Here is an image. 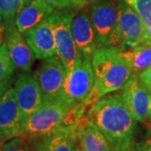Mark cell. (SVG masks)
Segmentation results:
<instances>
[{
	"label": "cell",
	"mask_w": 151,
	"mask_h": 151,
	"mask_svg": "<svg viewBox=\"0 0 151 151\" xmlns=\"http://www.w3.org/2000/svg\"><path fill=\"white\" fill-rule=\"evenodd\" d=\"M146 25L139 14L124 0L120 5L119 39L120 49L125 46L134 48L143 45Z\"/></svg>",
	"instance_id": "obj_10"
},
{
	"label": "cell",
	"mask_w": 151,
	"mask_h": 151,
	"mask_svg": "<svg viewBox=\"0 0 151 151\" xmlns=\"http://www.w3.org/2000/svg\"><path fill=\"white\" fill-rule=\"evenodd\" d=\"M12 61L6 43L0 45V83L9 80L15 69Z\"/></svg>",
	"instance_id": "obj_20"
},
{
	"label": "cell",
	"mask_w": 151,
	"mask_h": 151,
	"mask_svg": "<svg viewBox=\"0 0 151 151\" xmlns=\"http://www.w3.org/2000/svg\"><path fill=\"white\" fill-rule=\"evenodd\" d=\"M3 144V139H0V148H1V145Z\"/></svg>",
	"instance_id": "obj_33"
},
{
	"label": "cell",
	"mask_w": 151,
	"mask_h": 151,
	"mask_svg": "<svg viewBox=\"0 0 151 151\" xmlns=\"http://www.w3.org/2000/svg\"><path fill=\"white\" fill-rule=\"evenodd\" d=\"M150 129H151V125H150Z\"/></svg>",
	"instance_id": "obj_36"
},
{
	"label": "cell",
	"mask_w": 151,
	"mask_h": 151,
	"mask_svg": "<svg viewBox=\"0 0 151 151\" xmlns=\"http://www.w3.org/2000/svg\"><path fill=\"white\" fill-rule=\"evenodd\" d=\"M76 137L84 151H111L107 139L97 126L84 114L76 127Z\"/></svg>",
	"instance_id": "obj_15"
},
{
	"label": "cell",
	"mask_w": 151,
	"mask_h": 151,
	"mask_svg": "<svg viewBox=\"0 0 151 151\" xmlns=\"http://www.w3.org/2000/svg\"><path fill=\"white\" fill-rule=\"evenodd\" d=\"M139 81L151 93V65L138 76Z\"/></svg>",
	"instance_id": "obj_24"
},
{
	"label": "cell",
	"mask_w": 151,
	"mask_h": 151,
	"mask_svg": "<svg viewBox=\"0 0 151 151\" xmlns=\"http://www.w3.org/2000/svg\"><path fill=\"white\" fill-rule=\"evenodd\" d=\"M73 151H84V150H83L81 147H79V146H76L75 149L73 150Z\"/></svg>",
	"instance_id": "obj_30"
},
{
	"label": "cell",
	"mask_w": 151,
	"mask_h": 151,
	"mask_svg": "<svg viewBox=\"0 0 151 151\" xmlns=\"http://www.w3.org/2000/svg\"><path fill=\"white\" fill-rule=\"evenodd\" d=\"M28 151H49L46 143L45 139L43 140H37L32 144L29 145V150Z\"/></svg>",
	"instance_id": "obj_25"
},
{
	"label": "cell",
	"mask_w": 151,
	"mask_h": 151,
	"mask_svg": "<svg viewBox=\"0 0 151 151\" xmlns=\"http://www.w3.org/2000/svg\"><path fill=\"white\" fill-rule=\"evenodd\" d=\"M72 104L64 99L45 101L36 112L22 124L21 136L47 137L61 128L63 120Z\"/></svg>",
	"instance_id": "obj_3"
},
{
	"label": "cell",
	"mask_w": 151,
	"mask_h": 151,
	"mask_svg": "<svg viewBox=\"0 0 151 151\" xmlns=\"http://www.w3.org/2000/svg\"><path fill=\"white\" fill-rule=\"evenodd\" d=\"M143 45H151V26H146L145 35V38H144Z\"/></svg>",
	"instance_id": "obj_28"
},
{
	"label": "cell",
	"mask_w": 151,
	"mask_h": 151,
	"mask_svg": "<svg viewBox=\"0 0 151 151\" xmlns=\"http://www.w3.org/2000/svg\"><path fill=\"white\" fill-rule=\"evenodd\" d=\"M68 74L59 57L52 56L45 60L36 72L40 86L43 94V102L63 98V88Z\"/></svg>",
	"instance_id": "obj_7"
},
{
	"label": "cell",
	"mask_w": 151,
	"mask_h": 151,
	"mask_svg": "<svg viewBox=\"0 0 151 151\" xmlns=\"http://www.w3.org/2000/svg\"><path fill=\"white\" fill-rule=\"evenodd\" d=\"M54 13V7L44 0H31L15 19L18 29L24 35Z\"/></svg>",
	"instance_id": "obj_16"
},
{
	"label": "cell",
	"mask_w": 151,
	"mask_h": 151,
	"mask_svg": "<svg viewBox=\"0 0 151 151\" xmlns=\"http://www.w3.org/2000/svg\"><path fill=\"white\" fill-rule=\"evenodd\" d=\"M74 15V12L70 10L55 11L52 14L56 55L61 60L68 73L74 67L79 55L72 35Z\"/></svg>",
	"instance_id": "obj_6"
},
{
	"label": "cell",
	"mask_w": 151,
	"mask_h": 151,
	"mask_svg": "<svg viewBox=\"0 0 151 151\" xmlns=\"http://www.w3.org/2000/svg\"><path fill=\"white\" fill-rule=\"evenodd\" d=\"M122 49L101 47L92 56L94 86L83 104L89 106L111 92L123 89L134 75L129 65L121 55Z\"/></svg>",
	"instance_id": "obj_2"
},
{
	"label": "cell",
	"mask_w": 151,
	"mask_h": 151,
	"mask_svg": "<svg viewBox=\"0 0 151 151\" xmlns=\"http://www.w3.org/2000/svg\"><path fill=\"white\" fill-rule=\"evenodd\" d=\"M93 1H95V2H97V1H99V0H93Z\"/></svg>",
	"instance_id": "obj_34"
},
{
	"label": "cell",
	"mask_w": 151,
	"mask_h": 151,
	"mask_svg": "<svg viewBox=\"0 0 151 151\" xmlns=\"http://www.w3.org/2000/svg\"><path fill=\"white\" fill-rule=\"evenodd\" d=\"M4 33V24H0V43L3 42Z\"/></svg>",
	"instance_id": "obj_29"
},
{
	"label": "cell",
	"mask_w": 151,
	"mask_h": 151,
	"mask_svg": "<svg viewBox=\"0 0 151 151\" xmlns=\"http://www.w3.org/2000/svg\"><path fill=\"white\" fill-rule=\"evenodd\" d=\"M16 97L23 122L43 104V94L36 76L24 73L15 81Z\"/></svg>",
	"instance_id": "obj_9"
},
{
	"label": "cell",
	"mask_w": 151,
	"mask_h": 151,
	"mask_svg": "<svg viewBox=\"0 0 151 151\" xmlns=\"http://www.w3.org/2000/svg\"><path fill=\"white\" fill-rule=\"evenodd\" d=\"M6 45L10 58L16 67L27 72L31 69L35 54L15 24L4 27Z\"/></svg>",
	"instance_id": "obj_13"
},
{
	"label": "cell",
	"mask_w": 151,
	"mask_h": 151,
	"mask_svg": "<svg viewBox=\"0 0 151 151\" xmlns=\"http://www.w3.org/2000/svg\"><path fill=\"white\" fill-rule=\"evenodd\" d=\"M2 44H3V42H1V43H0V45H2Z\"/></svg>",
	"instance_id": "obj_35"
},
{
	"label": "cell",
	"mask_w": 151,
	"mask_h": 151,
	"mask_svg": "<svg viewBox=\"0 0 151 151\" xmlns=\"http://www.w3.org/2000/svg\"><path fill=\"white\" fill-rule=\"evenodd\" d=\"M12 82H13V80L9 79L8 81H4V82H1L0 83V97H2L10 88Z\"/></svg>",
	"instance_id": "obj_27"
},
{
	"label": "cell",
	"mask_w": 151,
	"mask_h": 151,
	"mask_svg": "<svg viewBox=\"0 0 151 151\" xmlns=\"http://www.w3.org/2000/svg\"><path fill=\"white\" fill-rule=\"evenodd\" d=\"M76 129H60L54 134L45 137L49 151H73Z\"/></svg>",
	"instance_id": "obj_18"
},
{
	"label": "cell",
	"mask_w": 151,
	"mask_h": 151,
	"mask_svg": "<svg viewBox=\"0 0 151 151\" xmlns=\"http://www.w3.org/2000/svg\"><path fill=\"white\" fill-rule=\"evenodd\" d=\"M94 86L92 56L78 55L74 67L66 76L63 98L73 106L82 103Z\"/></svg>",
	"instance_id": "obj_5"
},
{
	"label": "cell",
	"mask_w": 151,
	"mask_h": 151,
	"mask_svg": "<svg viewBox=\"0 0 151 151\" xmlns=\"http://www.w3.org/2000/svg\"><path fill=\"white\" fill-rule=\"evenodd\" d=\"M22 124L16 90L14 87H10L0 97V130L5 137L21 136Z\"/></svg>",
	"instance_id": "obj_12"
},
{
	"label": "cell",
	"mask_w": 151,
	"mask_h": 151,
	"mask_svg": "<svg viewBox=\"0 0 151 151\" xmlns=\"http://www.w3.org/2000/svg\"><path fill=\"white\" fill-rule=\"evenodd\" d=\"M121 97L137 121L151 125V93L141 84L138 76H133L124 86Z\"/></svg>",
	"instance_id": "obj_8"
},
{
	"label": "cell",
	"mask_w": 151,
	"mask_h": 151,
	"mask_svg": "<svg viewBox=\"0 0 151 151\" xmlns=\"http://www.w3.org/2000/svg\"><path fill=\"white\" fill-rule=\"evenodd\" d=\"M137 151H151V139L138 143L136 145Z\"/></svg>",
	"instance_id": "obj_26"
},
{
	"label": "cell",
	"mask_w": 151,
	"mask_h": 151,
	"mask_svg": "<svg viewBox=\"0 0 151 151\" xmlns=\"http://www.w3.org/2000/svg\"><path fill=\"white\" fill-rule=\"evenodd\" d=\"M122 0H99L93 4L89 16L96 30L99 47L120 48L119 22Z\"/></svg>",
	"instance_id": "obj_4"
},
{
	"label": "cell",
	"mask_w": 151,
	"mask_h": 151,
	"mask_svg": "<svg viewBox=\"0 0 151 151\" xmlns=\"http://www.w3.org/2000/svg\"><path fill=\"white\" fill-rule=\"evenodd\" d=\"M121 55L135 76H139L151 65V45H140L129 50H121Z\"/></svg>",
	"instance_id": "obj_17"
},
{
	"label": "cell",
	"mask_w": 151,
	"mask_h": 151,
	"mask_svg": "<svg viewBox=\"0 0 151 151\" xmlns=\"http://www.w3.org/2000/svg\"><path fill=\"white\" fill-rule=\"evenodd\" d=\"M5 136H4V134L1 132V130H0V139H3L4 138Z\"/></svg>",
	"instance_id": "obj_31"
},
{
	"label": "cell",
	"mask_w": 151,
	"mask_h": 151,
	"mask_svg": "<svg viewBox=\"0 0 151 151\" xmlns=\"http://www.w3.org/2000/svg\"><path fill=\"white\" fill-rule=\"evenodd\" d=\"M72 35L80 54L92 56L93 52L100 48L96 30L85 12H80L73 19Z\"/></svg>",
	"instance_id": "obj_14"
},
{
	"label": "cell",
	"mask_w": 151,
	"mask_h": 151,
	"mask_svg": "<svg viewBox=\"0 0 151 151\" xmlns=\"http://www.w3.org/2000/svg\"><path fill=\"white\" fill-rule=\"evenodd\" d=\"M88 118L107 139L113 151H128L134 139L136 119L121 95H112L92 104Z\"/></svg>",
	"instance_id": "obj_1"
},
{
	"label": "cell",
	"mask_w": 151,
	"mask_h": 151,
	"mask_svg": "<svg viewBox=\"0 0 151 151\" xmlns=\"http://www.w3.org/2000/svg\"><path fill=\"white\" fill-rule=\"evenodd\" d=\"M50 5L58 9H71L86 5V0H44Z\"/></svg>",
	"instance_id": "obj_23"
},
{
	"label": "cell",
	"mask_w": 151,
	"mask_h": 151,
	"mask_svg": "<svg viewBox=\"0 0 151 151\" xmlns=\"http://www.w3.org/2000/svg\"><path fill=\"white\" fill-rule=\"evenodd\" d=\"M24 35L36 59L45 60L56 55L52 14Z\"/></svg>",
	"instance_id": "obj_11"
},
{
	"label": "cell",
	"mask_w": 151,
	"mask_h": 151,
	"mask_svg": "<svg viewBox=\"0 0 151 151\" xmlns=\"http://www.w3.org/2000/svg\"><path fill=\"white\" fill-rule=\"evenodd\" d=\"M0 150H1V148H0Z\"/></svg>",
	"instance_id": "obj_37"
},
{
	"label": "cell",
	"mask_w": 151,
	"mask_h": 151,
	"mask_svg": "<svg viewBox=\"0 0 151 151\" xmlns=\"http://www.w3.org/2000/svg\"><path fill=\"white\" fill-rule=\"evenodd\" d=\"M128 151H135V150L134 149V148H130L129 150Z\"/></svg>",
	"instance_id": "obj_32"
},
{
	"label": "cell",
	"mask_w": 151,
	"mask_h": 151,
	"mask_svg": "<svg viewBox=\"0 0 151 151\" xmlns=\"http://www.w3.org/2000/svg\"><path fill=\"white\" fill-rule=\"evenodd\" d=\"M142 19L146 26H151V0H124Z\"/></svg>",
	"instance_id": "obj_21"
},
{
	"label": "cell",
	"mask_w": 151,
	"mask_h": 151,
	"mask_svg": "<svg viewBox=\"0 0 151 151\" xmlns=\"http://www.w3.org/2000/svg\"><path fill=\"white\" fill-rule=\"evenodd\" d=\"M29 145L27 140L20 136H17L15 138L8 141L1 147L0 151H28Z\"/></svg>",
	"instance_id": "obj_22"
},
{
	"label": "cell",
	"mask_w": 151,
	"mask_h": 151,
	"mask_svg": "<svg viewBox=\"0 0 151 151\" xmlns=\"http://www.w3.org/2000/svg\"><path fill=\"white\" fill-rule=\"evenodd\" d=\"M31 0H0V24L4 27L15 24L22 9Z\"/></svg>",
	"instance_id": "obj_19"
}]
</instances>
